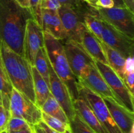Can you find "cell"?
<instances>
[{
    "label": "cell",
    "mask_w": 134,
    "mask_h": 133,
    "mask_svg": "<svg viewBox=\"0 0 134 133\" xmlns=\"http://www.w3.org/2000/svg\"><path fill=\"white\" fill-rule=\"evenodd\" d=\"M0 98H1V97H0Z\"/></svg>",
    "instance_id": "cell-45"
},
{
    "label": "cell",
    "mask_w": 134,
    "mask_h": 133,
    "mask_svg": "<svg viewBox=\"0 0 134 133\" xmlns=\"http://www.w3.org/2000/svg\"><path fill=\"white\" fill-rule=\"evenodd\" d=\"M34 129V127H33ZM33 129H24V130H18V131H14V132H9V133H34L33 132Z\"/></svg>",
    "instance_id": "cell-37"
},
{
    "label": "cell",
    "mask_w": 134,
    "mask_h": 133,
    "mask_svg": "<svg viewBox=\"0 0 134 133\" xmlns=\"http://www.w3.org/2000/svg\"><path fill=\"white\" fill-rule=\"evenodd\" d=\"M97 0H88V4L90 5V6L93 7L94 8L96 7V3Z\"/></svg>",
    "instance_id": "cell-39"
},
{
    "label": "cell",
    "mask_w": 134,
    "mask_h": 133,
    "mask_svg": "<svg viewBox=\"0 0 134 133\" xmlns=\"http://www.w3.org/2000/svg\"><path fill=\"white\" fill-rule=\"evenodd\" d=\"M41 121H43L51 129L58 132L59 133H64L67 126L69 125V124H65L62 122L58 119L49 116L44 112L41 113Z\"/></svg>",
    "instance_id": "cell-26"
},
{
    "label": "cell",
    "mask_w": 134,
    "mask_h": 133,
    "mask_svg": "<svg viewBox=\"0 0 134 133\" xmlns=\"http://www.w3.org/2000/svg\"><path fill=\"white\" fill-rule=\"evenodd\" d=\"M124 7L134 13V0H121Z\"/></svg>",
    "instance_id": "cell-35"
},
{
    "label": "cell",
    "mask_w": 134,
    "mask_h": 133,
    "mask_svg": "<svg viewBox=\"0 0 134 133\" xmlns=\"http://www.w3.org/2000/svg\"><path fill=\"white\" fill-rule=\"evenodd\" d=\"M81 45L94 61L108 65L101 45V41L86 28L84 31Z\"/></svg>",
    "instance_id": "cell-17"
},
{
    "label": "cell",
    "mask_w": 134,
    "mask_h": 133,
    "mask_svg": "<svg viewBox=\"0 0 134 133\" xmlns=\"http://www.w3.org/2000/svg\"><path fill=\"white\" fill-rule=\"evenodd\" d=\"M1 133H9V132L7 131V130H6V129H5V130H3V131L2 132H1Z\"/></svg>",
    "instance_id": "cell-41"
},
{
    "label": "cell",
    "mask_w": 134,
    "mask_h": 133,
    "mask_svg": "<svg viewBox=\"0 0 134 133\" xmlns=\"http://www.w3.org/2000/svg\"><path fill=\"white\" fill-rule=\"evenodd\" d=\"M79 96L88 103L96 117L108 133H122L114 121L103 99L78 83Z\"/></svg>",
    "instance_id": "cell-5"
},
{
    "label": "cell",
    "mask_w": 134,
    "mask_h": 133,
    "mask_svg": "<svg viewBox=\"0 0 134 133\" xmlns=\"http://www.w3.org/2000/svg\"><path fill=\"white\" fill-rule=\"evenodd\" d=\"M83 22L86 29L102 42L103 20L99 17L96 9L94 11L85 14L83 16Z\"/></svg>",
    "instance_id": "cell-22"
},
{
    "label": "cell",
    "mask_w": 134,
    "mask_h": 133,
    "mask_svg": "<svg viewBox=\"0 0 134 133\" xmlns=\"http://www.w3.org/2000/svg\"><path fill=\"white\" fill-rule=\"evenodd\" d=\"M61 6L71 8L78 13L83 18L84 15L88 13L94 11L96 8L90 6L88 3L81 0H58Z\"/></svg>",
    "instance_id": "cell-24"
},
{
    "label": "cell",
    "mask_w": 134,
    "mask_h": 133,
    "mask_svg": "<svg viewBox=\"0 0 134 133\" xmlns=\"http://www.w3.org/2000/svg\"><path fill=\"white\" fill-rule=\"evenodd\" d=\"M61 7L58 0H42L41 3V7L42 9L47 10L58 11Z\"/></svg>",
    "instance_id": "cell-30"
},
{
    "label": "cell",
    "mask_w": 134,
    "mask_h": 133,
    "mask_svg": "<svg viewBox=\"0 0 134 133\" xmlns=\"http://www.w3.org/2000/svg\"><path fill=\"white\" fill-rule=\"evenodd\" d=\"M31 70L35 94V104L38 108H41L51 94V91L45 80L34 66H31Z\"/></svg>",
    "instance_id": "cell-18"
},
{
    "label": "cell",
    "mask_w": 134,
    "mask_h": 133,
    "mask_svg": "<svg viewBox=\"0 0 134 133\" xmlns=\"http://www.w3.org/2000/svg\"><path fill=\"white\" fill-rule=\"evenodd\" d=\"M37 125L44 132V133H59L58 132L56 131V130H54V129L49 127V126H48V125H46L43 121H41L38 124H37Z\"/></svg>",
    "instance_id": "cell-34"
},
{
    "label": "cell",
    "mask_w": 134,
    "mask_h": 133,
    "mask_svg": "<svg viewBox=\"0 0 134 133\" xmlns=\"http://www.w3.org/2000/svg\"><path fill=\"white\" fill-rule=\"evenodd\" d=\"M124 83L131 93L133 95L134 87V71L129 73H126L124 80Z\"/></svg>",
    "instance_id": "cell-31"
},
{
    "label": "cell",
    "mask_w": 134,
    "mask_h": 133,
    "mask_svg": "<svg viewBox=\"0 0 134 133\" xmlns=\"http://www.w3.org/2000/svg\"><path fill=\"white\" fill-rule=\"evenodd\" d=\"M31 18L30 9L20 7L14 0H0V41L20 56H23L26 22Z\"/></svg>",
    "instance_id": "cell-1"
},
{
    "label": "cell",
    "mask_w": 134,
    "mask_h": 133,
    "mask_svg": "<svg viewBox=\"0 0 134 133\" xmlns=\"http://www.w3.org/2000/svg\"><path fill=\"white\" fill-rule=\"evenodd\" d=\"M69 126L72 133H95L76 113L69 121Z\"/></svg>",
    "instance_id": "cell-25"
},
{
    "label": "cell",
    "mask_w": 134,
    "mask_h": 133,
    "mask_svg": "<svg viewBox=\"0 0 134 133\" xmlns=\"http://www.w3.org/2000/svg\"><path fill=\"white\" fill-rule=\"evenodd\" d=\"M33 132H34V133H44V132L37 125H34Z\"/></svg>",
    "instance_id": "cell-38"
},
{
    "label": "cell",
    "mask_w": 134,
    "mask_h": 133,
    "mask_svg": "<svg viewBox=\"0 0 134 133\" xmlns=\"http://www.w3.org/2000/svg\"><path fill=\"white\" fill-rule=\"evenodd\" d=\"M49 68V88L51 95L59 103L65 112L69 121L75 115L73 100L66 85L58 77L48 61Z\"/></svg>",
    "instance_id": "cell-12"
},
{
    "label": "cell",
    "mask_w": 134,
    "mask_h": 133,
    "mask_svg": "<svg viewBox=\"0 0 134 133\" xmlns=\"http://www.w3.org/2000/svg\"><path fill=\"white\" fill-rule=\"evenodd\" d=\"M44 48L48 61L54 72L66 85L73 102L79 97L78 82L67 60L61 40L43 31Z\"/></svg>",
    "instance_id": "cell-3"
},
{
    "label": "cell",
    "mask_w": 134,
    "mask_h": 133,
    "mask_svg": "<svg viewBox=\"0 0 134 133\" xmlns=\"http://www.w3.org/2000/svg\"><path fill=\"white\" fill-rule=\"evenodd\" d=\"M44 47L43 29L32 18L27 20L23 40V57L31 66H34L35 56Z\"/></svg>",
    "instance_id": "cell-9"
},
{
    "label": "cell",
    "mask_w": 134,
    "mask_h": 133,
    "mask_svg": "<svg viewBox=\"0 0 134 133\" xmlns=\"http://www.w3.org/2000/svg\"><path fill=\"white\" fill-rule=\"evenodd\" d=\"M12 89L13 86L9 81L0 54V93L1 102L9 112V102Z\"/></svg>",
    "instance_id": "cell-21"
},
{
    "label": "cell",
    "mask_w": 134,
    "mask_h": 133,
    "mask_svg": "<svg viewBox=\"0 0 134 133\" xmlns=\"http://www.w3.org/2000/svg\"><path fill=\"white\" fill-rule=\"evenodd\" d=\"M102 39L103 43L117 51L124 58L133 56V39L118 31L103 20Z\"/></svg>",
    "instance_id": "cell-10"
},
{
    "label": "cell",
    "mask_w": 134,
    "mask_h": 133,
    "mask_svg": "<svg viewBox=\"0 0 134 133\" xmlns=\"http://www.w3.org/2000/svg\"><path fill=\"white\" fill-rule=\"evenodd\" d=\"M94 61L97 69L112 91L116 101L134 113L133 95L127 88L124 81L108 65Z\"/></svg>",
    "instance_id": "cell-4"
},
{
    "label": "cell",
    "mask_w": 134,
    "mask_h": 133,
    "mask_svg": "<svg viewBox=\"0 0 134 133\" xmlns=\"http://www.w3.org/2000/svg\"><path fill=\"white\" fill-rule=\"evenodd\" d=\"M42 29L55 39L63 40L67 39V35L62 23L58 11L41 9Z\"/></svg>",
    "instance_id": "cell-15"
},
{
    "label": "cell",
    "mask_w": 134,
    "mask_h": 133,
    "mask_svg": "<svg viewBox=\"0 0 134 133\" xmlns=\"http://www.w3.org/2000/svg\"><path fill=\"white\" fill-rule=\"evenodd\" d=\"M14 1L22 7L30 9V1H29V0H14Z\"/></svg>",
    "instance_id": "cell-36"
},
{
    "label": "cell",
    "mask_w": 134,
    "mask_h": 133,
    "mask_svg": "<svg viewBox=\"0 0 134 133\" xmlns=\"http://www.w3.org/2000/svg\"><path fill=\"white\" fill-rule=\"evenodd\" d=\"M61 42L71 70L77 79L86 68L95 65V61L81 44L67 39Z\"/></svg>",
    "instance_id": "cell-8"
},
{
    "label": "cell",
    "mask_w": 134,
    "mask_h": 133,
    "mask_svg": "<svg viewBox=\"0 0 134 133\" xmlns=\"http://www.w3.org/2000/svg\"><path fill=\"white\" fill-rule=\"evenodd\" d=\"M0 54L9 81L13 88L35 103L31 65L22 56L0 41Z\"/></svg>",
    "instance_id": "cell-2"
},
{
    "label": "cell",
    "mask_w": 134,
    "mask_h": 133,
    "mask_svg": "<svg viewBox=\"0 0 134 133\" xmlns=\"http://www.w3.org/2000/svg\"><path fill=\"white\" fill-rule=\"evenodd\" d=\"M0 97H1V93H0Z\"/></svg>",
    "instance_id": "cell-44"
},
{
    "label": "cell",
    "mask_w": 134,
    "mask_h": 133,
    "mask_svg": "<svg viewBox=\"0 0 134 133\" xmlns=\"http://www.w3.org/2000/svg\"><path fill=\"white\" fill-rule=\"evenodd\" d=\"M2 132V131H1V130H0V133H1Z\"/></svg>",
    "instance_id": "cell-43"
},
{
    "label": "cell",
    "mask_w": 134,
    "mask_h": 133,
    "mask_svg": "<svg viewBox=\"0 0 134 133\" xmlns=\"http://www.w3.org/2000/svg\"><path fill=\"white\" fill-rule=\"evenodd\" d=\"M10 117H19L34 126L41 121V110L34 102L13 87L10 96Z\"/></svg>",
    "instance_id": "cell-7"
},
{
    "label": "cell",
    "mask_w": 134,
    "mask_h": 133,
    "mask_svg": "<svg viewBox=\"0 0 134 133\" xmlns=\"http://www.w3.org/2000/svg\"><path fill=\"white\" fill-rule=\"evenodd\" d=\"M67 35V39L73 40L81 44L86 26L84 24L83 18L71 8L61 6L58 10Z\"/></svg>",
    "instance_id": "cell-11"
},
{
    "label": "cell",
    "mask_w": 134,
    "mask_h": 133,
    "mask_svg": "<svg viewBox=\"0 0 134 133\" xmlns=\"http://www.w3.org/2000/svg\"><path fill=\"white\" fill-rule=\"evenodd\" d=\"M115 6V0H97L96 7L102 9H111Z\"/></svg>",
    "instance_id": "cell-32"
},
{
    "label": "cell",
    "mask_w": 134,
    "mask_h": 133,
    "mask_svg": "<svg viewBox=\"0 0 134 133\" xmlns=\"http://www.w3.org/2000/svg\"><path fill=\"white\" fill-rule=\"evenodd\" d=\"M40 109L42 112L58 119L64 123L69 124V119L65 112L51 94Z\"/></svg>",
    "instance_id": "cell-20"
},
{
    "label": "cell",
    "mask_w": 134,
    "mask_h": 133,
    "mask_svg": "<svg viewBox=\"0 0 134 133\" xmlns=\"http://www.w3.org/2000/svg\"><path fill=\"white\" fill-rule=\"evenodd\" d=\"M34 126H31L25 120L19 117H10L8 121L6 126V130L9 132L18 131L24 129H33Z\"/></svg>",
    "instance_id": "cell-27"
},
{
    "label": "cell",
    "mask_w": 134,
    "mask_h": 133,
    "mask_svg": "<svg viewBox=\"0 0 134 133\" xmlns=\"http://www.w3.org/2000/svg\"><path fill=\"white\" fill-rule=\"evenodd\" d=\"M81 1H85V2H86V3H88V0H81Z\"/></svg>",
    "instance_id": "cell-42"
},
{
    "label": "cell",
    "mask_w": 134,
    "mask_h": 133,
    "mask_svg": "<svg viewBox=\"0 0 134 133\" xmlns=\"http://www.w3.org/2000/svg\"><path fill=\"white\" fill-rule=\"evenodd\" d=\"M64 133H72V132L71 131V130H70V128H69V125H68V126H67L66 129H65Z\"/></svg>",
    "instance_id": "cell-40"
},
{
    "label": "cell",
    "mask_w": 134,
    "mask_h": 133,
    "mask_svg": "<svg viewBox=\"0 0 134 133\" xmlns=\"http://www.w3.org/2000/svg\"><path fill=\"white\" fill-rule=\"evenodd\" d=\"M77 82L102 98H111L115 100L112 91L96 65L84 70L79 78H77Z\"/></svg>",
    "instance_id": "cell-13"
},
{
    "label": "cell",
    "mask_w": 134,
    "mask_h": 133,
    "mask_svg": "<svg viewBox=\"0 0 134 133\" xmlns=\"http://www.w3.org/2000/svg\"><path fill=\"white\" fill-rule=\"evenodd\" d=\"M42 0H29L30 10L32 18L42 28V14L41 3Z\"/></svg>",
    "instance_id": "cell-28"
},
{
    "label": "cell",
    "mask_w": 134,
    "mask_h": 133,
    "mask_svg": "<svg viewBox=\"0 0 134 133\" xmlns=\"http://www.w3.org/2000/svg\"><path fill=\"white\" fill-rule=\"evenodd\" d=\"M126 73H129L134 71V59L133 56H129L125 60Z\"/></svg>",
    "instance_id": "cell-33"
},
{
    "label": "cell",
    "mask_w": 134,
    "mask_h": 133,
    "mask_svg": "<svg viewBox=\"0 0 134 133\" xmlns=\"http://www.w3.org/2000/svg\"><path fill=\"white\" fill-rule=\"evenodd\" d=\"M101 19L134 40V13L124 7L111 9L96 8Z\"/></svg>",
    "instance_id": "cell-6"
},
{
    "label": "cell",
    "mask_w": 134,
    "mask_h": 133,
    "mask_svg": "<svg viewBox=\"0 0 134 133\" xmlns=\"http://www.w3.org/2000/svg\"><path fill=\"white\" fill-rule=\"evenodd\" d=\"M101 45L108 63V65L123 80L126 74V58H124L117 51L111 48L103 42H101Z\"/></svg>",
    "instance_id": "cell-19"
},
{
    "label": "cell",
    "mask_w": 134,
    "mask_h": 133,
    "mask_svg": "<svg viewBox=\"0 0 134 133\" xmlns=\"http://www.w3.org/2000/svg\"><path fill=\"white\" fill-rule=\"evenodd\" d=\"M34 67L41 74L49 87V68L48 60L44 47L40 48L35 56Z\"/></svg>",
    "instance_id": "cell-23"
},
{
    "label": "cell",
    "mask_w": 134,
    "mask_h": 133,
    "mask_svg": "<svg viewBox=\"0 0 134 133\" xmlns=\"http://www.w3.org/2000/svg\"><path fill=\"white\" fill-rule=\"evenodd\" d=\"M10 117V112L3 105L0 98V130L3 132L6 129L7 124Z\"/></svg>",
    "instance_id": "cell-29"
},
{
    "label": "cell",
    "mask_w": 134,
    "mask_h": 133,
    "mask_svg": "<svg viewBox=\"0 0 134 133\" xmlns=\"http://www.w3.org/2000/svg\"><path fill=\"white\" fill-rule=\"evenodd\" d=\"M73 104L76 114L87 124L94 132L108 133L99 122L90 106L82 97L79 96L73 102Z\"/></svg>",
    "instance_id": "cell-16"
},
{
    "label": "cell",
    "mask_w": 134,
    "mask_h": 133,
    "mask_svg": "<svg viewBox=\"0 0 134 133\" xmlns=\"http://www.w3.org/2000/svg\"><path fill=\"white\" fill-rule=\"evenodd\" d=\"M113 119L122 133H134V114L115 99L102 98Z\"/></svg>",
    "instance_id": "cell-14"
}]
</instances>
